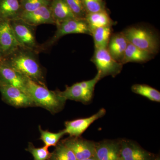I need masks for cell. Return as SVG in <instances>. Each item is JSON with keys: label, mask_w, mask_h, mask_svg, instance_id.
<instances>
[{"label": "cell", "mask_w": 160, "mask_h": 160, "mask_svg": "<svg viewBox=\"0 0 160 160\" xmlns=\"http://www.w3.org/2000/svg\"><path fill=\"white\" fill-rule=\"evenodd\" d=\"M36 53V52L21 47L4 58L2 63L26 78L46 86L44 71L38 61Z\"/></svg>", "instance_id": "obj_1"}, {"label": "cell", "mask_w": 160, "mask_h": 160, "mask_svg": "<svg viewBox=\"0 0 160 160\" xmlns=\"http://www.w3.org/2000/svg\"><path fill=\"white\" fill-rule=\"evenodd\" d=\"M27 91L35 106L44 108L52 114L62 111L66 105V100L60 95L59 90L51 91L28 78Z\"/></svg>", "instance_id": "obj_2"}, {"label": "cell", "mask_w": 160, "mask_h": 160, "mask_svg": "<svg viewBox=\"0 0 160 160\" xmlns=\"http://www.w3.org/2000/svg\"><path fill=\"white\" fill-rule=\"evenodd\" d=\"M123 32L129 42L139 49L153 55L158 52V38L150 29L133 26L127 28Z\"/></svg>", "instance_id": "obj_3"}, {"label": "cell", "mask_w": 160, "mask_h": 160, "mask_svg": "<svg viewBox=\"0 0 160 160\" xmlns=\"http://www.w3.org/2000/svg\"><path fill=\"white\" fill-rule=\"evenodd\" d=\"M91 61L100 72L101 79L108 76L115 77L122 69V64L112 58L107 48L95 49Z\"/></svg>", "instance_id": "obj_4"}, {"label": "cell", "mask_w": 160, "mask_h": 160, "mask_svg": "<svg viewBox=\"0 0 160 160\" xmlns=\"http://www.w3.org/2000/svg\"><path fill=\"white\" fill-rule=\"evenodd\" d=\"M9 21L20 46L36 52L38 46L33 26L25 22L20 18Z\"/></svg>", "instance_id": "obj_5"}, {"label": "cell", "mask_w": 160, "mask_h": 160, "mask_svg": "<svg viewBox=\"0 0 160 160\" xmlns=\"http://www.w3.org/2000/svg\"><path fill=\"white\" fill-rule=\"evenodd\" d=\"M0 92L5 102L16 108L34 107L29 96L22 90L0 81Z\"/></svg>", "instance_id": "obj_6"}, {"label": "cell", "mask_w": 160, "mask_h": 160, "mask_svg": "<svg viewBox=\"0 0 160 160\" xmlns=\"http://www.w3.org/2000/svg\"><path fill=\"white\" fill-rule=\"evenodd\" d=\"M74 153L77 160L95 157L96 142L80 137H70L61 141Z\"/></svg>", "instance_id": "obj_7"}, {"label": "cell", "mask_w": 160, "mask_h": 160, "mask_svg": "<svg viewBox=\"0 0 160 160\" xmlns=\"http://www.w3.org/2000/svg\"><path fill=\"white\" fill-rule=\"evenodd\" d=\"M57 30L49 42V45L54 44L64 36L73 33L91 35V32L85 19L73 18L66 20L56 25Z\"/></svg>", "instance_id": "obj_8"}, {"label": "cell", "mask_w": 160, "mask_h": 160, "mask_svg": "<svg viewBox=\"0 0 160 160\" xmlns=\"http://www.w3.org/2000/svg\"><path fill=\"white\" fill-rule=\"evenodd\" d=\"M155 157L154 154L134 141L120 139V158L122 160H153Z\"/></svg>", "instance_id": "obj_9"}, {"label": "cell", "mask_w": 160, "mask_h": 160, "mask_svg": "<svg viewBox=\"0 0 160 160\" xmlns=\"http://www.w3.org/2000/svg\"><path fill=\"white\" fill-rule=\"evenodd\" d=\"M0 46L4 58L21 47L9 21H0Z\"/></svg>", "instance_id": "obj_10"}, {"label": "cell", "mask_w": 160, "mask_h": 160, "mask_svg": "<svg viewBox=\"0 0 160 160\" xmlns=\"http://www.w3.org/2000/svg\"><path fill=\"white\" fill-rule=\"evenodd\" d=\"M106 113V109L102 108L89 117L66 121L65 123L64 130L66 134H69L70 137L81 136L92 123L102 118Z\"/></svg>", "instance_id": "obj_11"}, {"label": "cell", "mask_w": 160, "mask_h": 160, "mask_svg": "<svg viewBox=\"0 0 160 160\" xmlns=\"http://www.w3.org/2000/svg\"><path fill=\"white\" fill-rule=\"evenodd\" d=\"M98 160H118L120 158V139L106 140L96 142Z\"/></svg>", "instance_id": "obj_12"}, {"label": "cell", "mask_w": 160, "mask_h": 160, "mask_svg": "<svg viewBox=\"0 0 160 160\" xmlns=\"http://www.w3.org/2000/svg\"><path fill=\"white\" fill-rule=\"evenodd\" d=\"M19 18L33 27L42 24H55L50 6H43L30 12H22Z\"/></svg>", "instance_id": "obj_13"}, {"label": "cell", "mask_w": 160, "mask_h": 160, "mask_svg": "<svg viewBox=\"0 0 160 160\" xmlns=\"http://www.w3.org/2000/svg\"><path fill=\"white\" fill-rule=\"evenodd\" d=\"M27 78L6 64L0 63V81L14 86L28 94Z\"/></svg>", "instance_id": "obj_14"}, {"label": "cell", "mask_w": 160, "mask_h": 160, "mask_svg": "<svg viewBox=\"0 0 160 160\" xmlns=\"http://www.w3.org/2000/svg\"><path fill=\"white\" fill-rule=\"evenodd\" d=\"M59 92L66 101L72 100L88 104L92 99L94 91L84 88L78 82L71 86H66V89L63 91H59Z\"/></svg>", "instance_id": "obj_15"}, {"label": "cell", "mask_w": 160, "mask_h": 160, "mask_svg": "<svg viewBox=\"0 0 160 160\" xmlns=\"http://www.w3.org/2000/svg\"><path fill=\"white\" fill-rule=\"evenodd\" d=\"M129 42L123 32L112 35L107 50L116 61L122 63Z\"/></svg>", "instance_id": "obj_16"}, {"label": "cell", "mask_w": 160, "mask_h": 160, "mask_svg": "<svg viewBox=\"0 0 160 160\" xmlns=\"http://www.w3.org/2000/svg\"><path fill=\"white\" fill-rule=\"evenodd\" d=\"M50 8L55 25L66 20L77 18L64 0H52Z\"/></svg>", "instance_id": "obj_17"}, {"label": "cell", "mask_w": 160, "mask_h": 160, "mask_svg": "<svg viewBox=\"0 0 160 160\" xmlns=\"http://www.w3.org/2000/svg\"><path fill=\"white\" fill-rule=\"evenodd\" d=\"M20 0H0V19L10 20L19 18L22 13Z\"/></svg>", "instance_id": "obj_18"}, {"label": "cell", "mask_w": 160, "mask_h": 160, "mask_svg": "<svg viewBox=\"0 0 160 160\" xmlns=\"http://www.w3.org/2000/svg\"><path fill=\"white\" fill-rule=\"evenodd\" d=\"M153 55L142 50L129 43L126 48L122 64L129 62H146L152 58Z\"/></svg>", "instance_id": "obj_19"}, {"label": "cell", "mask_w": 160, "mask_h": 160, "mask_svg": "<svg viewBox=\"0 0 160 160\" xmlns=\"http://www.w3.org/2000/svg\"><path fill=\"white\" fill-rule=\"evenodd\" d=\"M85 20L88 24L91 32L97 28L107 26L112 27L114 24L106 10L87 13Z\"/></svg>", "instance_id": "obj_20"}, {"label": "cell", "mask_w": 160, "mask_h": 160, "mask_svg": "<svg viewBox=\"0 0 160 160\" xmlns=\"http://www.w3.org/2000/svg\"><path fill=\"white\" fill-rule=\"evenodd\" d=\"M111 35V26L100 27L92 30L91 36L94 40L95 49L107 48Z\"/></svg>", "instance_id": "obj_21"}, {"label": "cell", "mask_w": 160, "mask_h": 160, "mask_svg": "<svg viewBox=\"0 0 160 160\" xmlns=\"http://www.w3.org/2000/svg\"><path fill=\"white\" fill-rule=\"evenodd\" d=\"M132 92L153 102H160V92L157 89L145 84H135L131 87Z\"/></svg>", "instance_id": "obj_22"}, {"label": "cell", "mask_w": 160, "mask_h": 160, "mask_svg": "<svg viewBox=\"0 0 160 160\" xmlns=\"http://www.w3.org/2000/svg\"><path fill=\"white\" fill-rule=\"evenodd\" d=\"M39 130L41 134L40 139L44 143V146L48 148L56 146L61 138L66 134L64 129L58 132H52L47 130H43L40 126H39Z\"/></svg>", "instance_id": "obj_23"}, {"label": "cell", "mask_w": 160, "mask_h": 160, "mask_svg": "<svg viewBox=\"0 0 160 160\" xmlns=\"http://www.w3.org/2000/svg\"><path fill=\"white\" fill-rule=\"evenodd\" d=\"M48 160H77L74 153L60 141Z\"/></svg>", "instance_id": "obj_24"}, {"label": "cell", "mask_w": 160, "mask_h": 160, "mask_svg": "<svg viewBox=\"0 0 160 160\" xmlns=\"http://www.w3.org/2000/svg\"><path fill=\"white\" fill-rule=\"evenodd\" d=\"M22 12H30L45 6H50L48 0H20Z\"/></svg>", "instance_id": "obj_25"}, {"label": "cell", "mask_w": 160, "mask_h": 160, "mask_svg": "<svg viewBox=\"0 0 160 160\" xmlns=\"http://www.w3.org/2000/svg\"><path fill=\"white\" fill-rule=\"evenodd\" d=\"M77 18L85 19L87 14L82 0H64Z\"/></svg>", "instance_id": "obj_26"}, {"label": "cell", "mask_w": 160, "mask_h": 160, "mask_svg": "<svg viewBox=\"0 0 160 160\" xmlns=\"http://www.w3.org/2000/svg\"><path fill=\"white\" fill-rule=\"evenodd\" d=\"M26 150L32 155L34 160H48L51 153L48 150V147L44 146L40 148H36L31 142L29 143L28 148Z\"/></svg>", "instance_id": "obj_27"}, {"label": "cell", "mask_w": 160, "mask_h": 160, "mask_svg": "<svg viewBox=\"0 0 160 160\" xmlns=\"http://www.w3.org/2000/svg\"><path fill=\"white\" fill-rule=\"evenodd\" d=\"M87 13H93L105 10L102 1L99 0H82Z\"/></svg>", "instance_id": "obj_28"}, {"label": "cell", "mask_w": 160, "mask_h": 160, "mask_svg": "<svg viewBox=\"0 0 160 160\" xmlns=\"http://www.w3.org/2000/svg\"><path fill=\"white\" fill-rule=\"evenodd\" d=\"M4 59V55H3L2 51V48L0 46V63L3 62Z\"/></svg>", "instance_id": "obj_29"}, {"label": "cell", "mask_w": 160, "mask_h": 160, "mask_svg": "<svg viewBox=\"0 0 160 160\" xmlns=\"http://www.w3.org/2000/svg\"><path fill=\"white\" fill-rule=\"evenodd\" d=\"M82 160H98L97 158H96V157H93L89 158L86 159Z\"/></svg>", "instance_id": "obj_30"}, {"label": "cell", "mask_w": 160, "mask_h": 160, "mask_svg": "<svg viewBox=\"0 0 160 160\" xmlns=\"http://www.w3.org/2000/svg\"><path fill=\"white\" fill-rule=\"evenodd\" d=\"M153 160H160V156L158 155L157 156H155V157Z\"/></svg>", "instance_id": "obj_31"}, {"label": "cell", "mask_w": 160, "mask_h": 160, "mask_svg": "<svg viewBox=\"0 0 160 160\" xmlns=\"http://www.w3.org/2000/svg\"><path fill=\"white\" fill-rule=\"evenodd\" d=\"M48 1H50V2H51V1H52V0H48Z\"/></svg>", "instance_id": "obj_32"}, {"label": "cell", "mask_w": 160, "mask_h": 160, "mask_svg": "<svg viewBox=\"0 0 160 160\" xmlns=\"http://www.w3.org/2000/svg\"><path fill=\"white\" fill-rule=\"evenodd\" d=\"M118 160H122V159H121V158H119V159H118Z\"/></svg>", "instance_id": "obj_33"}, {"label": "cell", "mask_w": 160, "mask_h": 160, "mask_svg": "<svg viewBox=\"0 0 160 160\" xmlns=\"http://www.w3.org/2000/svg\"><path fill=\"white\" fill-rule=\"evenodd\" d=\"M99 1H102V0H99Z\"/></svg>", "instance_id": "obj_34"}, {"label": "cell", "mask_w": 160, "mask_h": 160, "mask_svg": "<svg viewBox=\"0 0 160 160\" xmlns=\"http://www.w3.org/2000/svg\"><path fill=\"white\" fill-rule=\"evenodd\" d=\"M1 20H1V19H0V21H1Z\"/></svg>", "instance_id": "obj_35"}]
</instances>
